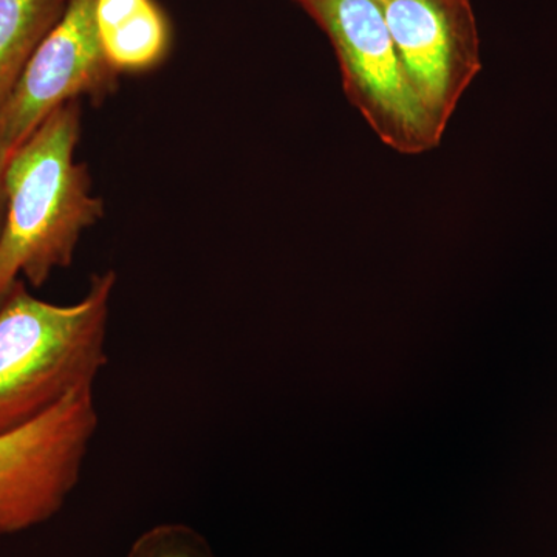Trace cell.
<instances>
[{"mask_svg":"<svg viewBox=\"0 0 557 557\" xmlns=\"http://www.w3.org/2000/svg\"><path fill=\"white\" fill-rule=\"evenodd\" d=\"M79 132V102H67L7 163L0 304L17 282L39 288L54 271L67 269L84 231L104 212L86 164L75 160Z\"/></svg>","mask_w":557,"mask_h":557,"instance_id":"6da1fadb","label":"cell"},{"mask_svg":"<svg viewBox=\"0 0 557 557\" xmlns=\"http://www.w3.org/2000/svg\"><path fill=\"white\" fill-rule=\"evenodd\" d=\"M113 271L95 274L70 306L35 298L20 281L0 304V434L94 388L108 366Z\"/></svg>","mask_w":557,"mask_h":557,"instance_id":"7a4b0ae2","label":"cell"},{"mask_svg":"<svg viewBox=\"0 0 557 557\" xmlns=\"http://www.w3.org/2000/svg\"><path fill=\"white\" fill-rule=\"evenodd\" d=\"M338 57L347 100L376 137L403 156L437 148L438 137L410 86L376 0H302Z\"/></svg>","mask_w":557,"mask_h":557,"instance_id":"3957f363","label":"cell"},{"mask_svg":"<svg viewBox=\"0 0 557 557\" xmlns=\"http://www.w3.org/2000/svg\"><path fill=\"white\" fill-rule=\"evenodd\" d=\"M100 426L95 388L0 434V536L54 518L78 485Z\"/></svg>","mask_w":557,"mask_h":557,"instance_id":"277c9868","label":"cell"},{"mask_svg":"<svg viewBox=\"0 0 557 557\" xmlns=\"http://www.w3.org/2000/svg\"><path fill=\"white\" fill-rule=\"evenodd\" d=\"M95 9L97 0H70L0 109V156L5 164L54 110L115 89L119 73L102 50Z\"/></svg>","mask_w":557,"mask_h":557,"instance_id":"5b68a950","label":"cell"},{"mask_svg":"<svg viewBox=\"0 0 557 557\" xmlns=\"http://www.w3.org/2000/svg\"><path fill=\"white\" fill-rule=\"evenodd\" d=\"M410 86L443 138L482 70L469 0H376Z\"/></svg>","mask_w":557,"mask_h":557,"instance_id":"8992f818","label":"cell"},{"mask_svg":"<svg viewBox=\"0 0 557 557\" xmlns=\"http://www.w3.org/2000/svg\"><path fill=\"white\" fill-rule=\"evenodd\" d=\"M95 20L106 58L119 75L157 67L170 51V22L153 0H97Z\"/></svg>","mask_w":557,"mask_h":557,"instance_id":"52a82bcc","label":"cell"},{"mask_svg":"<svg viewBox=\"0 0 557 557\" xmlns=\"http://www.w3.org/2000/svg\"><path fill=\"white\" fill-rule=\"evenodd\" d=\"M70 0H0V109Z\"/></svg>","mask_w":557,"mask_h":557,"instance_id":"ba28073f","label":"cell"},{"mask_svg":"<svg viewBox=\"0 0 557 557\" xmlns=\"http://www.w3.org/2000/svg\"><path fill=\"white\" fill-rule=\"evenodd\" d=\"M126 557H218L207 537L186 523L149 528L132 544Z\"/></svg>","mask_w":557,"mask_h":557,"instance_id":"9c48e42d","label":"cell"},{"mask_svg":"<svg viewBox=\"0 0 557 557\" xmlns=\"http://www.w3.org/2000/svg\"><path fill=\"white\" fill-rule=\"evenodd\" d=\"M5 168V161H3L2 156H0V233H2L3 220H5L7 208Z\"/></svg>","mask_w":557,"mask_h":557,"instance_id":"30bf717a","label":"cell"},{"mask_svg":"<svg viewBox=\"0 0 557 557\" xmlns=\"http://www.w3.org/2000/svg\"><path fill=\"white\" fill-rule=\"evenodd\" d=\"M293 2L300 3L302 0H293Z\"/></svg>","mask_w":557,"mask_h":557,"instance_id":"8fae6325","label":"cell"}]
</instances>
